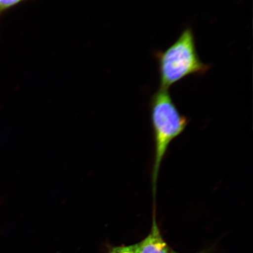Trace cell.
Wrapping results in <instances>:
<instances>
[{
  "instance_id": "4",
  "label": "cell",
  "mask_w": 253,
  "mask_h": 253,
  "mask_svg": "<svg viewBox=\"0 0 253 253\" xmlns=\"http://www.w3.org/2000/svg\"><path fill=\"white\" fill-rule=\"evenodd\" d=\"M24 0H0V14Z\"/></svg>"
},
{
  "instance_id": "3",
  "label": "cell",
  "mask_w": 253,
  "mask_h": 253,
  "mask_svg": "<svg viewBox=\"0 0 253 253\" xmlns=\"http://www.w3.org/2000/svg\"><path fill=\"white\" fill-rule=\"evenodd\" d=\"M156 208H153V223L148 235L135 244V253H172V251L161 235L156 220Z\"/></svg>"
},
{
  "instance_id": "1",
  "label": "cell",
  "mask_w": 253,
  "mask_h": 253,
  "mask_svg": "<svg viewBox=\"0 0 253 253\" xmlns=\"http://www.w3.org/2000/svg\"><path fill=\"white\" fill-rule=\"evenodd\" d=\"M150 108L154 142L151 185L153 202L156 204L157 181L161 163L170 143L184 131L188 120L179 112L168 89L160 88L153 95Z\"/></svg>"
},
{
  "instance_id": "2",
  "label": "cell",
  "mask_w": 253,
  "mask_h": 253,
  "mask_svg": "<svg viewBox=\"0 0 253 253\" xmlns=\"http://www.w3.org/2000/svg\"><path fill=\"white\" fill-rule=\"evenodd\" d=\"M155 56L159 72L160 88L169 89L174 84L189 76L204 75L210 65L201 61L197 52L194 32L190 27L182 32L169 48L157 51Z\"/></svg>"
},
{
  "instance_id": "5",
  "label": "cell",
  "mask_w": 253,
  "mask_h": 253,
  "mask_svg": "<svg viewBox=\"0 0 253 253\" xmlns=\"http://www.w3.org/2000/svg\"><path fill=\"white\" fill-rule=\"evenodd\" d=\"M135 245L126 247H118L114 248L110 253H135Z\"/></svg>"
},
{
  "instance_id": "6",
  "label": "cell",
  "mask_w": 253,
  "mask_h": 253,
  "mask_svg": "<svg viewBox=\"0 0 253 253\" xmlns=\"http://www.w3.org/2000/svg\"><path fill=\"white\" fill-rule=\"evenodd\" d=\"M172 253H176V252L172 251ZM204 253V252H200V253Z\"/></svg>"
}]
</instances>
